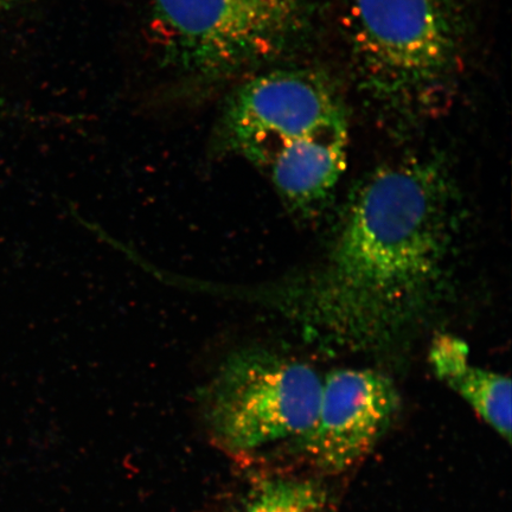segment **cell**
Wrapping results in <instances>:
<instances>
[{
  "label": "cell",
  "mask_w": 512,
  "mask_h": 512,
  "mask_svg": "<svg viewBox=\"0 0 512 512\" xmlns=\"http://www.w3.org/2000/svg\"><path fill=\"white\" fill-rule=\"evenodd\" d=\"M241 512H329L323 492L300 480L262 484Z\"/></svg>",
  "instance_id": "9"
},
{
  "label": "cell",
  "mask_w": 512,
  "mask_h": 512,
  "mask_svg": "<svg viewBox=\"0 0 512 512\" xmlns=\"http://www.w3.org/2000/svg\"><path fill=\"white\" fill-rule=\"evenodd\" d=\"M348 21L358 79L371 100L408 113L445 98L463 51L453 0H351Z\"/></svg>",
  "instance_id": "2"
},
{
  "label": "cell",
  "mask_w": 512,
  "mask_h": 512,
  "mask_svg": "<svg viewBox=\"0 0 512 512\" xmlns=\"http://www.w3.org/2000/svg\"><path fill=\"white\" fill-rule=\"evenodd\" d=\"M430 362L438 379L462 396L486 424L510 443L511 382L508 377L473 366L465 342L448 335L434 339Z\"/></svg>",
  "instance_id": "8"
},
{
  "label": "cell",
  "mask_w": 512,
  "mask_h": 512,
  "mask_svg": "<svg viewBox=\"0 0 512 512\" xmlns=\"http://www.w3.org/2000/svg\"><path fill=\"white\" fill-rule=\"evenodd\" d=\"M348 121L323 128L281 150L266 166L288 204L310 208L326 196L347 164Z\"/></svg>",
  "instance_id": "7"
},
{
  "label": "cell",
  "mask_w": 512,
  "mask_h": 512,
  "mask_svg": "<svg viewBox=\"0 0 512 512\" xmlns=\"http://www.w3.org/2000/svg\"><path fill=\"white\" fill-rule=\"evenodd\" d=\"M14 2H16V0H0V9L5 8V6H9Z\"/></svg>",
  "instance_id": "10"
},
{
  "label": "cell",
  "mask_w": 512,
  "mask_h": 512,
  "mask_svg": "<svg viewBox=\"0 0 512 512\" xmlns=\"http://www.w3.org/2000/svg\"><path fill=\"white\" fill-rule=\"evenodd\" d=\"M323 380L305 363L266 349L227 357L204 389L211 431L234 451L302 440L315 424Z\"/></svg>",
  "instance_id": "4"
},
{
  "label": "cell",
  "mask_w": 512,
  "mask_h": 512,
  "mask_svg": "<svg viewBox=\"0 0 512 512\" xmlns=\"http://www.w3.org/2000/svg\"><path fill=\"white\" fill-rule=\"evenodd\" d=\"M151 30L172 70L198 82L230 78L302 37L313 0H149Z\"/></svg>",
  "instance_id": "3"
},
{
  "label": "cell",
  "mask_w": 512,
  "mask_h": 512,
  "mask_svg": "<svg viewBox=\"0 0 512 512\" xmlns=\"http://www.w3.org/2000/svg\"><path fill=\"white\" fill-rule=\"evenodd\" d=\"M343 121L341 100L323 76L272 70L241 83L229 96L217 145L266 168L288 145Z\"/></svg>",
  "instance_id": "5"
},
{
  "label": "cell",
  "mask_w": 512,
  "mask_h": 512,
  "mask_svg": "<svg viewBox=\"0 0 512 512\" xmlns=\"http://www.w3.org/2000/svg\"><path fill=\"white\" fill-rule=\"evenodd\" d=\"M392 380L370 369H339L323 380L318 414L300 440L323 469L339 472L367 456L398 412Z\"/></svg>",
  "instance_id": "6"
},
{
  "label": "cell",
  "mask_w": 512,
  "mask_h": 512,
  "mask_svg": "<svg viewBox=\"0 0 512 512\" xmlns=\"http://www.w3.org/2000/svg\"><path fill=\"white\" fill-rule=\"evenodd\" d=\"M452 200L434 162L377 171L352 200L323 265L286 288L285 311L344 347L392 342L444 285L456 228Z\"/></svg>",
  "instance_id": "1"
}]
</instances>
